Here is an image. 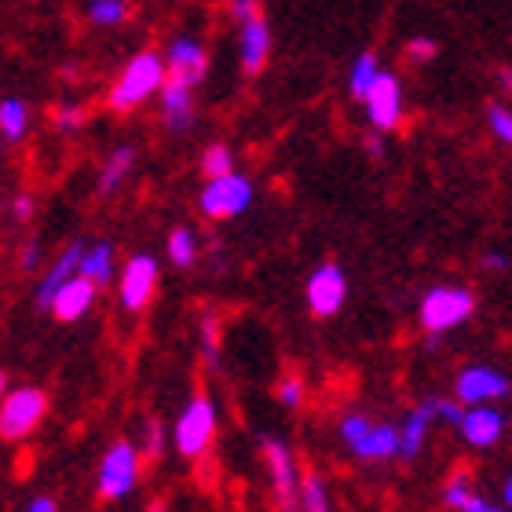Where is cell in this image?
<instances>
[{
  "label": "cell",
  "instance_id": "cell-43",
  "mask_svg": "<svg viewBox=\"0 0 512 512\" xmlns=\"http://www.w3.org/2000/svg\"><path fill=\"white\" fill-rule=\"evenodd\" d=\"M502 502H505V509H512V476H505V483H502Z\"/></svg>",
  "mask_w": 512,
  "mask_h": 512
},
{
  "label": "cell",
  "instance_id": "cell-33",
  "mask_svg": "<svg viewBox=\"0 0 512 512\" xmlns=\"http://www.w3.org/2000/svg\"><path fill=\"white\" fill-rule=\"evenodd\" d=\"M487 125H491L494 139L498 143H505V147H512V110L502 107V103H491L487 107Z\"/></svg>",
  "mask_w": 512,
  "mask_h": 512
},
{
  "label": "cell",
  "instance_id": "cell-31",
  "mask_svg": "<svg viewBox=\"0 0 512 512\" xmlns=\"http://www.w3.org/2000/svg\"><path fill=\"white\" fill-rule=\"evenodd\" d=\"M469 498H472L469 476H465V472H454V476L443 483V505H447V509H454V512H461Z\"/></svg>",
  "mask_w": 512,
  "mask_h": 512
},
{
  "label": "cell",
  "instance_id": "cell-38",
  "mask_svg": "<svg viewBox=\"0 0 512 512\" xmlns=\"http://www.w3.org/2000/svg\"><path fill=\"white\" fill-rule=\"evenodd\" d=\"M256 11H260V4H253V0H238V4H231V15H235L238 22L253 19Z\"/></svg>",
  "mask_w": 512,
  "mask_h": 512
},
{
  "label": "cell",
  "instance_id": "cell-14",
  "mask_svg": "<svg viewBox=\"0 0 512 512\" xmlns=\"http://www.w3.org/2000/svg\"><path fill=\"white\" fill-rule=\"evenodd\" d=\"M267 59H271V26L256 11L253 19H246L238 30V63L249 77H256L267 66Z\"/></svg>",
  "mask_w": 512,
  "mask_h": 512
},
{
  "label": "cell",
  "instance_id": "cell-5",
  "mask_svg": "<svg viewBox=\"0 0 512 512\" xmlns=\"http://www.w3.org/2000/svg\"><path fill=\"white\" fill-rule=\"evenodd\" d=\"M48 414V395L37 384H22V388H8V395L0 399V439L4 443H22L26 436L37 432V425Z\"/></svg>",
  "mask_w": 512,
  "mask_h": 512
},
{
  "label": "cell",
  "instance_id": "cell-7",
  "mask_svg": "<svg viewBox=\"0 0 512 512\" xmlns=\"http://www.w3.org/2000/svg\"><path fill=\"white\" fill-rule=\"evenodd\" d=\"M253 180L242 172H231L224 180H209L198 194V209L205 220H235L253 205Z\"/></svg>",
  "mask_w": 512,
  "mask_h": 512
},
{
  "label": "cell",
  "instance_id": "cell-6",
  "mask_svg": "<svg viewBox=\"0 0 512 512\" xmlns=\"http://www.w3.org/2000/svg\"><path fill=\"white\" fill-rule=\"evenodd\" d=\"M260 454H264V469H267V483H271V498H275L278 512H297V498H300V465L293 458L289 443L275 436L260 439Z\"/></svg>",
  "mask_w": 512,
  "mask_h": 512
},
{
  "label": "cell",
  "instance_id": "cell-32",
  "mask_svg": "<svg viewBox=\"0 0 512 512\" xmlns=\"http://www.w3.org/2000/svg\"><path fill=\"white\" fill-rule=\"evenodd\" d=\"M85 121H88V110L81 103H63V107L52 110L55 132H77V128H85Z\"/></svg>",
  "mask_w": 512,
  "mask_h": 512
},
{
  "label": "cell",
  "instance_id": "cell-27",
  "mask_svg": "<svg viewBox=\"0 0 512 512\" xmlns=\"http://www.w3.org/2000/svg\"><path fill=\"white\" fill-rule=\"evenodd\" d=\"M85 11H88V19L96 22V26H110V30H114V26H121V22L132 15V11H128V4H121V0H92Z\"/></svg>",
  "mask_w": 512,
  "mask_h": 512
},
{
  "label": "cell",
  "instance_id": "cell-8",
  "mask_svg": "<svg viewBox=\"0 0 512 512\" xmlns=\"http://www.w3.org/2000/svg\"><path fill=\"white\" fill-rule=\"evenodd\" d=\"M161 63H165V81H176L183 88H198L205 81V70H209V52L205 44L191 33H180L172 37L169 48L161 52Z\"/></svg>",
  "mask_w": 512,
  "mask_h": 512
},
{
  "label": "cell",
  "instance_id": "cell-13",
  "mask_svg": "<svg viewBox=\"0 0 512 512\" xmlns=\"http://www.w3.org/2000/svg\"><path fill=\"white\" fill-rule=\"evenodd\" d=\"M458 428H461V439L469 447H494V443H502L509 417L498 406H465Z\"/></svg>",
  "mask_w": 512,
  "mask_h": 512
},
{
  "label": "cell",
  "instance_id": "cell-23",
  "mask_svg": "<svg viewBox=\"0 0 512 512\" xmlns=\"http://www.w3.org/2000/svg\"><path fill=\"white\" fill-rule=\"evenodd\" d=\"M297 512H333L330 502V487L319 472H300V498Z\"/></svg>",
  "mask_w": 512,
  "mask_h": 512
},
{
  "label": "cell",
  "instance_id": "cell-24",
  "mask_svg": "<svg viewBox=\"0 0 512 512\" xmlns=\"http://www.w3.org/2000/svg\"><path fill=\"white\" fill-rule=\"evenodd\" d=\"M377 77H381V59H377V52L355 55L352 70H348V92H352L355 99H366V92L374 88Z\"/></svg>",
  "mask_w": 512,
  "mask_h": 512
},
{
  "label": "cell",
  "instance_id": "cell-15",
  "mask_svg": "<svg viewBox=\"0 0 512 512\" xmlns=\"http://www.w3.org/2000/svg\"><path fill=\"white\" fill-rule=\"evenodd\" d=\"M81 256H85V242H70V246H66L63 253H59L52 264H48V271H44L41 282H37V308H48L55 293H59V289H63L70 278H77Z\"/></svg>",
  "mask_w": 512,
  "mask_h": 512
},
{
  "label": "cell",
  "instance_id": "cell-11",
  "mask_svg": "<svg viewBox=\"0 0 512 512\" xmlns=\"http://www.w3.org/2000/svg\"><path fill=\"white\" fill-rule=\"evenodd\" d=\"M366 118L374 125V132H395L399 121H403V85H399V77L381 70V77L374 81V88L366 92Z\"/></svg>",
  "mask_w": 512,
  "mask_h": 512
},
{
  "label": "cell",
  "instance_id": "cell-44",
  "mask_svg": "<svg viewBox=\"0 0 512 512\" xmlns=\"http://www.w3.org/2000/svg\"><path fill=\"white\" fill-rule=\"evenodd\" d=\"M4 395H8V374L0 370V399H4Z\"/></svg>",
  "mask_w": 512,
  "mask_h": 512
},
{
  "label": "cell",
  "instance_id": "cell-41",
  "mask_svg": "<svg viewBox=\"0 0 512 512\" xmlns=\"http://www.w3.org/2000/svg\"><path fill=\"white\" fill-rule=\"evenodd\" d=\"M22 512H59V505H55V498H48V494H41V498H33L30 505Z\"/></svg>",
  "mask_w": 512,
  "mask_h": 512
},
{
  "label": "cell",
  "instance_id": "cell-45",
  "mask_svg": "<svg viewBox=\"0 0 512 512\" xmlns=\"http://www.w3.org/2000/svg\"><path fill=\"white\" fill-rule=\"evenodd\" d=\"M147 512H169V505H165V502H150Z\"/></svg>",
  "mask_w": 512,
  "mask_h": 512
},
{
  "label": "cell",
  "instance_id": "cell-25",
  "mask_svg": "<svg viewBox=\"0 0 512 512\" xmlns=\"http://www.w3.org/2000/svg\"><path fill=\"white\" fill-rule=\"evenodd\" d=\"M198 235H194L191 227H172L169 231V242H165V253L176 267H194L198 260Z\"/></svg>",
  "mask_w": 512,
  "mask_h": 512
},
{
  "label": "cell",
  "instance_id": "cell-29",
  "mask_svg": "<svg viewBox=\"0 0 512 512\" xmlns=\"http://www.w3.org/2000/svg\"><path fill=\"white\" fill-rule=\"evenodd\" d=\"M136 450H139V461L161 458V450H165V428H161V421H143V436H139Z\"/></svg>",
  "mask_w": 512,
  "mask_h": 512
},
{
  "label": "cell",
  "instance_id": "cell-3",
  "mask_svg": "<svg viewBox=\"0 0 512 512\" xmlns=\"http://www.w3.org/2000/svg\"><path fill=\"white\" fill-rule=\"evenodd\" d=\"M139 476H143V461H139V450L132 439H114L103 458H99L96 472V491L103 502H125L128 494L139 487Z\"/></svg>",
  "mask_w": 512,
  "mask_h": 512
},
{
  "label": "cell",
  "instance_id": "cell-21",
  "mask_svg": "<svg viewBox=\"0 0 512 512\" xmlns=\"http://www.w3.org/2000/svg\"><path fill=\"white\" fill-rule=\"evenodd\" d=\"M136 165V147H118L110 150V158L103 161V169H99V194H114L125 183V176L132 172Z\"/></svg>",
  "mask_w": 512,
  "mask_h": 512
},
{
  "label": "cell",
  "instance_id": "cell-16",
  "mask_svg": "<svg viewBox=\"0 0 512 512\" xmlns=\"http://www.w3.org/2000/svg\"><path fill=\"white\" fill-rule=\"evenodd\" d=\"M92 304H96V286H92L88 278L77 275V278H70L59 293H55L52 304H48V311H52L59 322H77L92 311Z\"/></svg>",
  "mask_w": 512,
  "mask_h": 512
},
{
  "label": "cell",
  "instance_id": "cell-1",
  "mask_svg": "<svg viewBox=\"0 0 512 512\" xmlns=\"http://www.w3.org/2000/svg\"><path fill=\"white\" fill-rule=\"evenodd\" d=\"M165 88V63H161V52L147 48V52H136L125 63V70L118 74V81L110 85L107 92V107L114 114H132L147 103L150 96H158Z\"/></svg>",
  "mask_w": 512,
  "mask_h": 512
},
{
  "label": "cell",
  "instance_id": "cell-19",
  "mask_svg": "<svg viewBox=\"0 0 512 512\" xmlns=\"http://www.w3.org/2000/svg\"><path fill=\"white\" fill-rule=\"evenodd\" d=\"M352 454L355 458H363V461L399 458V425H392V421H374L370 432L363 436V443H359Z\"/></svg>",
  "mask_w": 512,
  "mask_h": 512
},
{
  "label": "cell",
  "instance_id": "cell-37",
  "mask_svg": "<svg viewBox=\"0 0 512 512\" xmlns=\"http://www.w3.org/2000/svg\"><path fill=\"white\" fill-rule=\"evenodd\" d=\"M11 213H15V220H30L33 216V194H15V202H11Z\"/></svg>",
  "mask_w": 512,
  "mask_h": 512
},
{
  "label": "cell",
  "instance_id": "cell-34",
  "mask_svg": "<svg viewBox=\"0 0 512 512\" xmlns=\"http://www.w3.org/2000/svg\"><path fill=\"white\" fill-rule=\"evenodd\" d=\"M436 52L439 48L432 37H414V41H406V59H410V63H428Z\"/></svg>",
  "mask_w": 512,
  "mask_h": 512
},
{
  "label": "cell",
  "instance_id": "cell-9",
  "mask_svg": "<svg viewBox=\"0 0 512 512\" xmlns=\"http://www.w3.org/2000/svg\"><path fill=\"white\" fill-rule=\"evenodd\" d=\"M512 392L509 374H502L498 366H465L458 377H454V399L461 406H494L498 399Z\"/></svg>",
  "mask_w": 512,
  "mask_h": 512
},
{
  "label": "cell",
  "instance_id": "cell-2",
  "mask_svg": "<svg viewBox=\"0 0 512 512\" xmlns=\"http://www.w3.org/2000/svg\"><path fill=\"white\" fill-rule=\"evenodd\" d=\"M216 432H220L216 403L205 392H198L187 399V406H183L180 417H176V425H172V447H176L180 458L202 461V458H209V447H213Z\"/></svg>",
  "mask_w": 512,
  "mask_h": 512
},
{
  "label": "cell",
  "instance_id": "cell-17",
  "mask_svg": "<svg viewBox=\"0 0 512 512\" xmlns=\"http://www.w3.org/2000/svg\"><path fill=\"white\" fill-rule=\"evenodd\" d=\"M432 421H436L432 399H428V403H417L414 410L403 417V425H399V458H417V454H421Z\"/></svg>",
  "mask_w": 512,
  "mask_h": 512
},
{
  "label": "cell",
  "instance_id": "cell-39",
  "mask_svg": "<svg viewBox=\"0 0 512 512\" xmlns=\"http://www.w3.org/2000/svg\"><path fill=\"white\" fill-rule=\"evenodd\" d=\"M487 271H509V256L505 253H483V260H480Z\"/></svg>",
  "mask_w": 512,
  "mask_h": 512
},
{
  "label": "cell",
  "instance_id": "cell-42",
  "mask_svg": "<svg viewBox=\"0 0 512 512\" xmlns=\"http://www.w3.org/2000/svg\"><path fill=\"white\" fill-rule=\"evenodd\" d=\"M461 512H505V509H498V505H491V502H483L480 494H472L469 502H465V509Z\"/></svg>",
  "mask_w": 512,
  "mask_h": 512
},
{
  "label": "cell",
  "instance_id": "cell-46",
  "mask_svg": "<svg viewBox=\"0 0 512 512\" xmlns=\"http://www.w3.org/2000/svg\"><path fill=\"white\" fill-rule=\"evenodd\" d=\"M0 150H4V139H0Z\"/></svg>",
  "mask_w": 512,
  "mask_h": 512
},
{
  "label": "cell",
  "instance_id": "cell-10",
  "mask_svg": "<svg viewBox=\"0 0 512 512\" xmlns=\"http://www.w3.org/2000/svg\"><path fill=\"white\" fill-rule=\"evenodd\" d=\"M158 275L161 267L150 253H136L128 256L125 267L118 275V304L125 311H143L158 293Z\"/></svg>",
  "mask_w": 512,
  "mask_h": 512
},
{
  "label": "cell",
  "instance_id": "cell-30",
  "mask_svg": "<svg viewBox=\"0 0 512 512\" xmlns=\"http://www.w3.org/2000/svg\"><path fill=\"white\" fill-rule=\"evenodd\" d=\"M202 355H205V363L216 366V359H220V315L216 311H205L202 315Z\"/></svg>",
  "mask_w": 512,
  "mask_h": 512
},
{
  "label": "cell",
  "instance_id": "cell-40",
  "mask_svg": "<svg viewBox=\"0 0 512 512\" xmlns=\"http://www.w3.org/2000/svg\"><path fill=\"white\" fill-rule=\"evenodd\" d=\"M363 147H366V154H370V158H381V154H384V136H381V132H370V136L363 139Z\"/></svg>",
  "mask_w": 512,
  "mask_h": 512
},
{
  "label": "cell",
  "instance_id": "cell-36",
  "mask_svg": "<svg viewBox=\"0 0 512 512\" xmlns=\"http://www.w3.org/2000/svg\"><path fill=\"white\" fill-rule=\"evenodd\" d=\"M41 267V242H26L19 253V271H26V275H33Z\"/></svg>",
  "mask_w": 512,
  "mask_h": 512
},
{
  "label": "cell",
  "instance_id": "cell-22",
  "mask_svg": "<svg viewBox=\"0 0 512 512\" xmlns=\"http://www.w3.org/2000/svg\"><path fill=\"white\" fill-rule=\"evenodd\" d=\"M30 132V107L22 99L8 96L0 103V139L4 143H19Z\"/></svg>",
  "mask_w": 512,
  "mask_h": 512
},
{
  "label": "cell",
  "instance_id": "cell-18",
  "mask_svg": "<svg viewBox=\"0 0 512 512\" xmlns=\"http://www.w3.org/2000/svg\"><path fill=\"white\" fill-rule=\"evenodd\" d=\"M161 96V121L172 128V132H187L194 125V92L191 88L176 85V81H165Z\"/></svg>",
  "mask_w": 512,
  "mask_h": 512
},
{
  "label": "cell",
  "instance_id": "cell-28",
  "mask_svg": "<svg viewBox=\"0 0 512 512\" xmlns=\"http://www.w3.org/2000/svg\"><path fill=\"white\" fill-rule=\"evenodd\" d=\"M275 399L286 410H300L304 406V399H308V388H304V377L300 374H282L275 384Z\"/></svg>",
  "mask_w": 512,
  "mask_h": 512
},
{
  "label": "cell",
  "instance_id": "cell-12",
  "mask_svg": "<svg viewBox=\"0 0 512 512\" xmlns=\"http://www.w3.org/2000/svg\"><path fill=\"white\" fill-rule=\"evenodd\" d=\"M304 297H308L311 315L330 319V315H337L344 308V300H348V278H344V271L337 264H319L308 275Z\"/></svg>",
  "mask_w": 512,
  "mask_h": 512
},
{
  "label": "cell",
  "instance_id": "cell-26",
  "mask_svg": "<svg viewBox=\"0 0 512 512\" xmlns=\"http://www.w3.org/2000/svg\"><path fill=\"white\" fill-rule=\"evenodd\" d=\"M235 172V150L227 147V143H209L202 154V176L205 183L209 180H224Z\"/></svg>",
  "mask_w": 512,
  "mask_h": 512
},
{
  "label": "cell",
  "instance_id": "cell-20",
  "mask_svg": "<svg viewBox=\"0 0 512 512\" xmlns=\"http://www.w3.org/2000/svg\"><path fill=\"white\" fill-rule=\"evenodd\" d=\"M77 275L88 278L92 286H107L118 278V267H114V246L110 242H96V246H85V256H81V267Z\"/></svg>",
  "mask_w": 512,
  "mask_h": 512
},
{
  "label": "cell",
  "instance_id": "cell-4",
  "mask_svg": "<svg viewBox=\"0 0 512 512\" xmlns=\"http://www.w3.org/2000/svg\"><path fill=\"white\" fill-rule=\"evenodd\" d=\"M476 311V297L472 289L465 286H432L421 297V308H417V319H421V330L428 337H443L447 330L461 326L465 319H472Z\"/></svg>",
  "mask_w": 512,
  "mask_h": 512
},
{
  "label": "cell",
  "instance_id": "cell-35",
  "mask_svg": "<svg viewBox=\"0 0 512 512\" xmlns=\"http://www.w3.org/2000/svg\"><path fill=\"white\" fill-rule=\"evenodd\" d=\"M436 406V417L439 421H447V425H461V414H465V406L458 399H432Z\"/></svg>",
  "mask_w": 512,
  "mask_h": 512
}]
</instances>
